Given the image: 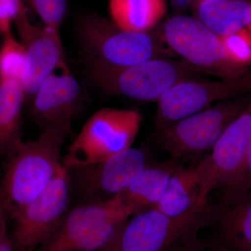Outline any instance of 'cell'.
<instances>
[{
	"label": "cell",
	"instance_id": "obj_1",
	"mask_svg": "<svg viewBox=\"0 0 251 251\" xmlns=\"http://www.w3.org/2000/svg\"><path fill=\"white\" fill-rule=\"evenodd\" d=\"M67 135L42 130L34 140L22 141L9 156L0 194L9 215L32 201L62 169Z\"/></svg>",
	"mask_w": 251,
	"mask_h": 251
},
{
	"label": "cell",
	"instance_id": "obj_2",
	"mask_svg": "<svg viewBox=\"0 0 251 251\" xmlns=\"http://www.w3.org/2000/svg\"><path fill=\"white\" fill-rule=\"evenodd\" d=\"M75 29L89 69L130 67L156 58V42L150 33L124 30L96 13L81 16Z\"/></svg>",
	"mask_w": 251,
	"mask_h": 251
},
{
	"label": "cell",
	"instance_id": "obj_3",
	"mask_svg": "<svg viewBox=\"0 0 251 251\" xmlns=\"http://www.w3.org/2000/svg\"><path fill=\"white\" fill-rule=\"evenodd\" d=\"M136 214L120 195L93 201L67 212L58 228L35 251H101Z\"/></svg>",
	"mask_w": 251,
	"mask_h": 251
},
{
	"label": "cell",
	"instance_id": "obj_4",
	"mask_svg": "<svg viewBox=\"0 0 251 251\" xmlns=\"http://www.w3.org/2000/svg\"><path fill=\"white\" fill-rule=\"evenodd\" d=\"M251 100V93L216 103L156 130L154 139L172 159L184 158L212 150L228 126Z\"/></svg>",
	"mask_w": 251,
	"mask_h": 251
},
{
	"label": "cell",
	"instance_id": "obj_5",
	"mask_svg": "<svg viewBox=\"0 0 251 251\" xmlns=\"http://www.w3.org/2000/svg\"><path fill=\"white\" fill-rule=\"evenodd\" d=\"M143 116L135 109L103 108L85 122L62 158L67 170L103 161L131 148Z\"/></svg>",
	"mask_w": 251,
	"mask_h": 251
},
{
	"label": "cell",
	"instance_id": "obj_6",
	"mask_svg": "<svg viewBox=\"0 0 251 251\" xmlns=\"http://www.w3.org/2000/svg\"><path fill=\"white\" fill-rule=\"evenodd\" d=\"M187 63L153 58L123 68L89 69V77L97 87L111 95L124 96L143 101H157L173 86L195 80Z\"/></svg>",
	"mask_w": 251,
	"mask_h": 251
},
{
	"label": "cell",
	"instance_id": "obj_7",
	"mask_svg": "<svg viewBox=\"0 0 251 251\" xmlns=\"http://www.w3.org/2000/svg\"><path fill=\"white\" fill-rule=\"evenodd\" d=\"M206 209L179 217L154 208L140 211L122 225L101 251H167L181 238L204 228Z\"/></svg>",
	"mask_w": 251,
	"mask_h": 251
},
{
	"label": "cell",
	"instance_id": "obj_8",
	"mask_svg": "<svg viewBox=\"0 0 251 251\" xmlns=\"http://www.w3.org/2000/svg\"><path fill=\"white\" fill-rule=\"evenodd\" d=\"M70 184L69 172L63 166L37 197L11 215L16 251L37 250L58 228L68 212Z\"/></svg>",
	"mask_w": 251,
	"mask_h": 251
},
{
	"label": "cell",
	"instance_id": "obj_9",
	"mask_svg": "<svg viewBox=\"0 0 251 251\" xmlns=\"http://www.w3.org/2000/svg\"><path fill=\"white\" fill-rule=\"evenodd\" d=\"M163 35L168 45L191 67L224 77L233 79L245 74L247 67L231 62L220 36L199 19L184 15L170 18Z\"/></svg>",
	"mask_w": 251,
	"mask_h": 251
},
{
	"label": "cell",
	"instance_id": "obj_10",
	"mask_svg": "<svg viewBox=\"0 0 251 251\" xmlns=\"http://www.w3.org/2000/svg\"><path fill=\"white\" fill-rule=\"evenodd\" d=\"M251 93V73L221 81L189 80L176 84L157 100L155 131L210 108L214 103Z\"/></svg>",
	"mask_w": 251,
	"mask_h": 251
},
{
	"label": "cell",
	"instance_id": "obj_11",
	"mask_svg": "<svg viewBox=\"0 0 251 251\" xmlns=\"http://www.w3.org/2000/svg\"><path fill=\"white\" fill-rule=\"evenodd\" d=\"M58 71L49 75L31 97V115L41 130L68 135L83 106V90L67 65Z\"/></svg>",
	"mask_w": 251,
	"mask_h": 251
},
{
	"label": "cell",
	"instance_id": "obj_12",
	"mask_svg": "<svg viewBox=\"0 0 251 251\" xmlns=\"http://www.w3.org/2000/svg\"><path fill=\"white\" fill-rule=\"evenodd\" d=\"M25 52L21 83L26 99L30 100L49 75L67 66L59 31L31 22L27 11L14 22Z\"/></svg>",
	"mask_w": 251,
	"mask_h": 251
},
{
	"label": "cell",
	"instance_id": "obj_13",
	"mask_svg": "<svg viewBox=\"0 0 251 251\" xmlns=\"http://www.w3.org/2000/svg\"><path fill=\"white\" fill-rule=\"evenodd\" d=\"M148 165L146 153L131 147L103 161L71 171H74V184L79 193L94 201H100L125 191Z\"/></svg>",
	"mask_w": 251,
	"mask_h": 251
},
{
	"label": "cell",
	"instance_id": "obj_14",
	"mask_svg": "<svg viewBox=\"0 0 251 251\" xmlns=\"http://www.w3.org/2000/svg\"><path fill=\"white\" fill-rule=\"evenodd\" d=\"M211 251H251V190L239 194H219L209 202L204 228ZM203 228V229H204Z\"/></svg>",
	"mask_w": 251,
	"mask_h": 251
},
{
	"label": "cell",
	"instance_id": "obj_15",
	"mask_svg": "<svg viewBox=\"0 0 251 251\" xmlns=\"http://www.w3.org/2000/svg\"><path fill=\"white\" fill-rule=\"evenodd\" d=\"M213 190L209 155L196 166L179 167L172 175L164 196L154 209L171 217L200 212L209 204Z\"/></svg>",
	"mask_w": 251,
	"mask_h": 251
},
{
	"label": "cell",
	"instance_id": "obj_16",
	"mask_svg": "<svg viewBox=\"0 0 251 251\" xmlns=\"http://www.w3.org/2000/svg\"><path fill=\"white\" fill-rule=\"evenodd\" d=\"M251 140V100L225 130L209 155L213 189L221 194L233 189Z\"/></svg>",
	"mask_w": 251,
	"mask_h": 251
},
{
	"label": "cell",
	"instance_id": "obj_17",
	"mask_svg": "<svg viewBox=\"0 0 251 251\" xmlns=\"http://www.w3.org/2000/svg\"><path fill=\"white\" fill-rule=\"evenodd\" d=\"M179 161H168L148 165L128 188L120 194L124 202L135 212L154 207L166 193L172 175L181 166Z\"/></svg>",
	"mask_w": 251,
	"mask_h": 251
},
{
	"label": "cell",
	"instance_id": "obj_18",
	"mask_svg": "<svg viewBox=\"0 0 251 251\" xmlns=\"http://www.w3.org/2000/svg\"><path fill=\"white\" fill-rule=\"evenodd\" d=\"M196 10L198 19L219 36L234 34L251 23V1L247 0H200Z\"/></svg>",
	"mask_w": 251,
	"mask_h": 251
},
{
	"label": "cell",
	"instance_id": "obj_19",
	"mask_svg": "<svg viewBox=\"0 0 251 251\" xmlns=\"http://www.w3.org/2000/svg\"><path fill=\"white\" fill-rule=\"evenodd\" d=\"M26 96L21 82H0V158L9 157L21 139Z\"/></svg>",
	"mask_w": 251,
	"mask_h": 251
},
{
	"label": "cell",
	"instance_id": "obj_20",
	"mask_svg": "<svg viewBox=\"0 0 251 251\" xmlns=\"http://www.w3.org/2000/svg\"><path fill=\"white\" fill-rule=\"evenodd\" d=\"M166 0H109L108 12L115 25L126 31L149 32L164 18Z\"/></svg>",
	"mask_w": 251,
	"mask_h": 251
},
{
	"label": "cell",
	"instance_id": "obj_21",
	"mask_svg": "<svg viewBox=\"0 0 251 251\" xmlns=\"http://www.w3.org/2000/svg\"><path fill=\"white\" fill-rule=\"evenodd\" d=\"M2 37L0 46V82H21L25 60L24 46L12 32Z\"/></svg>",
	"mask_w": 251,
	"mask_h": 251
},
{
	"label": "cell",
	"instance_id": "obj_22",
	"mask_svg": "<svg viewBox=\"0 0 251 251\" xmlns=\"http://www.w3.org/2000/svg\"><path fill=\"white\" fill-rule=\"evenodd\" d=\"M229 60L240 67L251 62V33L247 28L227 36H219Z\"/></svg>",
	"mask_w": 251,
	"mask_h": 251
},
{
	"label": "cell",
	"instance_id": "obj_23",
	"mask_svg": "<svg viewBox=\"0 0 251 251\" xmlns=\"http://www.w3.org/2000/svg\"><path fill=\"white\" fill-rule=\"evenodd\" d=\"M44 25L59 31L67 11V0H27Z\"/></svg>",
	"mask_w": 251,
	"mask_h": 251
},
{
	"label": "cell",
	"instance_id": "obj_24",
	"mask_svg": "<svg viewBox=\"0 0 251 251\" xmlns=\"http://www.w3.org/2000/svg\"><path fill=\"white\" fill-rule=\"evenodd\" d=\"M25 10L23 0H0V36L12 32L15 21Z\"/></svg>",
	"mask_w": 251,
	"mask_h": 251
},
{
	"label": "cell",
	"instance_id": "obj_25",
	"mask_svg": "<svg viewBox=\"0 0 251 251\" xmlns=\"http://www.w3.org/2000/svg\"><path fill=\"white\" fill-rule=\"evenodd\" d=\"M199 231H194L181 238L167 251H211L206 242L198 237Z\"/></svg>",
	"mask_w": 251,
	"mask_h": 251
},
{
	"label": "cell",
	"instance_id": "obj_26",
	"mask_svg": "<svg viewBox=\"0 0 251 251\" xmlns=\"http://www.w3.org/2000/svg\"><path fill=\"white\" fill-rule=\"evenodd\" d=\"M251 190V140L248 148L242 169L233 189L226 194H239Z\"/></svg>",
	"mask_w": 251,
	"mask_h": 251
},
{
	"label": "cell",
	"instance_id": "obj_27",
	"mask_svg": "<svg viewBox=\"0 0 251 251\" xmlns=\"http://www.w3.org/2000/svg\"><path fill=\"white\" fill-rule=\"evenodd\" d=\"M7 209L0 194V251H16L7 227Z\"/></svg>",
	"mask_w": 251,
	"mask_h": 251
},
{
	"label": "cell",
	"instance_id": "obj_28",
	"mask_svg": "<svg viewBox=\"0 0 251 251\" xmlns=\"http://www.w3.org/2000/svg\"><path fill=\"white\" fill-rule=\"evenodd\" d=\"M173 4L178 9H185L189 6L197 7L200 0H172Z\"/></svg>",
	"mask_w": 251,
	"mask_h": 251
},
{
	"label": "cell",
	"instance_id": "obj_29",
	"mask_svg": "<svg viewBox=\"0 0 251 251\" xmlns=\"http://www.w3.org/2000/svg\"><path fill=\"white\" fill-rule=\"evenodd\" d=\"M247 29H248V30L250 31V32L251 33V24L249 25V26H248V27L247 28Z\"/></svg>",
	"mask_w": 251,
	"mask_h": 251
}]
</instances>
